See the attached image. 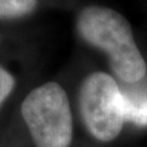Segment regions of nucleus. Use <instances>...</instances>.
I'll return each instance as SVG.
<instances>
[{
    "mask_svg": "<svg viewBox=\"0 0 147 147\" xmlns=\"http://www.w3.org/2000/svg\"><path fill=\"white\" fill-rule=\"evenodd\" d=\"M38 0H0V18H16L28 15Z\"/></svg>",
    "mask_w": 147,
    "mask_h": 147,
    "instance_id": "5",
    "label": "nucleus"
},
{
    "mask_svg": "<svg viewBox=\"0 0 147 147\" xmlns=\"http://www.w3.org/2000/svg\"><path fill=\"white\" fill-rule=\"evenodd\" d=\"M121 90L125 121L147 126V85L129 84Z\"/></svg>",
    "mask_w": 147,
    "mask_h": 147,
    "instance_id": "4",
    "label": "nucleus"
},
{
    "mask_svg": "<svg viewBox=\"0 0 147 147\" xmlns=\"http://www.w3.org/2000/svg\"><path fill=\"white\" fill-rule=\"evenodd\" d=\"M81 115L92 136L108 142L120 134L125 123L121 90L104 72H94L84 81L80 91Z\"/></svg>",
    "mask_w": 147,
    "mask_h": 147,
    "instance_id": "3",
    "label": "nucleus"
},
{
    "mask_svg": "<svg viewBox=\"0 0 147 147\" xmlns=\"http://www.w3.org/2000/svg\"><path fill=\"white\" fill-rule=\"evenodd\" d=\"M13 87H15V79L9 71L0 66V107L5 102V99L10 96Z\"/></svg>",
    "mask_w": 147,
    "mask_h": 147,
    "instance_id": "6",
    "label": "nucleus"
},
{
    "mask_svg": "<svg viewBox=\"0 0 147 147\" xmlns=\"http://www.w3.org/2000/svg\"><path fill=\"white\" fill-rule=\"evenodd\" d=\"M21 114L37 147H69L72 140V115L60 85L48 82L26 96Z\"/></svg>",
    "mask_w": 147,
    "mask_h": 147,
    "instance_id": "2",
    "label": "nucleus"
},
{
    "mask_svg": "<svg viewBox=\"0 0 147 147\" xmlns=\"http://www.w3.org/2000/svg\"><path fill=\"white\" fill-rule=\"evenodd\" d=\"M77 28L86 42L104 50L113 72L125 84L140 82L147 66L135 43L130 24L121 13L102 6H88L77 18Z\"/></svg>",
    "mask_w": 147,
    "mask_h": 147,
    "instance_id": "1",
    "label": "nucleus"
}]
</instances>
